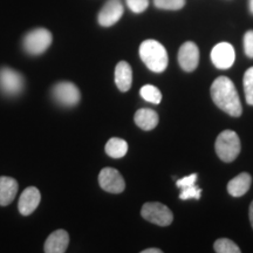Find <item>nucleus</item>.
Masks as SVG:
<instances>
[{"label":"nucleus","mask_w":253,"mask_h":253,"mask_svg":"<svg viewBox=\"0 0 253 253\" xmlns=\"http://www.w3.org/2000/svg\"><path fill=\"white\" fill-rule=\"evenodd\" d=\"M211 96L218 108L232 118H239L243 113L238 91L235 84L226 77H219L211 86Z\"/></svg>","instance_id":"obj_1"},{"label":"nucleus","mask_w":253,"mask_h":253,"mask_svg":"<svg viewBox=\"0 0 253 253\" xmlns=\"http://www.w3.org/2000/svg\"><path fill=\"white\" fill-rule=\"evenodd\" d=\"M140 56L144 65L155 73L166 71L169 62L166 47L156 40L143 41L140 46Z\"/></svg>","instance_id":"obj_2"},{"label":"nucleus","mask_w":253,"mask_h":253,"mask_svg":"<svg viewBox=\"0 0 253 253\" xmlns=\"http://www.w3.org/2000/svg\"><path fill=\"white\" fill-rule=\"evenodd\" d=\"M242 144L239 136L233 130H224L216 140V153L223 162H233L240 154Z\"/></svg>","instance_id":"obj_3"},{"label":"nucleus","mask_w":253,"mask_h":253,"mask_svg":"<svg viewBox=\"0 0 253 253\" xmlns=\"http://www.w3.org/2000/svg\"><path fill=\"white\" fill-rule=\"evenodd\" d=\"M52 33L46 28H36L28 32L23 39L25 52L31 55H40L49 48L52 43Z\"/></svg>","instance_id":"obj_4"},{"label":"nucleus","mask_w":253,"mask_h":253,"mask_svg":"<svg viewBox=\"0 0 253 253\" xmlns=\"http://www.w3.org/2000/svg\"><path fill=\"white\" fill-rule=\"evenodd\" d=\"M25 79L12 68H0V91L7 97H15L23 93Z\"/></svg>","instance_id":"obj_5"},{"label":"nucleus","mask_w":253,"mask_h":253,"mask_svg":"<svg viewBox=\"0 0 253 253\" xmlns=\"http://www.w3.org/2000/svg\"><path fill=\"white\" fill-rule=\"evenodd\" d=\"M142 217L158 226H168L172 223L173 214L167 205L158 202L145 203L141 210Z\"/></svg>","instance_id":"obj_6"},{"label":"nucleus","mask_w":253,"mask_h":253,"mask_svg":"<svg viewBox=\"0 0 253 253\" xmlns=\"http://www.w3.org/2000/svg\"><path fill=\"white\" fill-rule=\"evenodd\" d=\"M52 96L54 101L62 107H74L80 102L81 94L74 84L62 81L56 84L52 89Z\"/></svg>","instance_id":"obj_7"},{"label":"nucleus","mask_w":253,"mask_h":253,"mask_svg":"<svg viewBox=\"0 0 253 253\" xmlns=\"http://www.w3.org/2000/svg\"><path fill=\"white\" fill-rule=\"evenodd\" d=\"M100 186L110 194H121L126 189V182L118 170L114 168H104L99 175Z\"/></svg>","instance_id":"obj_8"},{"label":"nucleus","mask_w":253,"mask_h":253,"mask_svg":"<svg viewBox=\"0 0 253 253\" xmlns=\"http://www.w3.org/2000/svg\"><path fill=\"white\" fill-rule=\"evenodd\" d=\"M236 60V52L229 42H219L211 50V61L218 69H229Z\"/></svg>","instance_id":"obj_9"},{"label":"nucleus","mask_w":253,"mask_h":253,"mask_svg":"<svg viewBox=\"0 0 253 253\" xmlns=\"http://www.w3.org/2000/svg\"><path fill=\"white\" fill-rule=\"evenodd\" d=\"M125 7L121 0H108L101 8L97 15V21L101 26L110 27L122 18Z\"/></svg>","instance_id":"obj_10"},{"label":"nucleus","mask_w":253,"mask_h":253,"mask_svg":"<svg viewBox=\"0 0 253 253\" xmlns=\"http://www.w3.org/2000/svg\"><path fill=\"white\" fill-rule=\"evenodd\" d=\"M178 63L185 72H194L199 63V49L192 41H186L178 50Z\"/></svg>","instance_id":"obj_11"},{"label":"nucleus","mask_w":253,"mask_h":253,"mask_svg":"<svg viewBox=\"0 0 253 253\" xmlns=\"http://www.w3.org/2000/svg\"><path fill=\"white\" fill-rule=\"evenodd\" d=\"M41 201L40 191L34 186L25 189L20 195L18 203V210L23 216H30L39 207Z\"/></svg>","instance_id":"obj_12"},{"label":"nucleus","mask_w":253,"mask_h":253,"mask_svg":"<svg viewBox=\"0 0 253 253\" xmlns=\"http://www.w3.org/2000/svg\"><path fill=\"white\" fill-rule=\"evenodd\" d=\"M68 244V233L65 230H56L46 239L43 251L46 253H63L67 251Z\"/></svg>","instance_id":"obj_13"},{"label":"nucleus","mask_w":253,"mask_h":253,"mask_svg":"<svg viewBox=\"0 0 253 253\" xmlns=\"http://www.w3.org/2000/svg\"><path fill=\"white\" fill-rule=\"evenodd\" d=\"M18 192V182L7 176L0 177V205L6 207L13 202Z\"/></svg>","instance_id":"obj_14"},{"label":"nucleus","mask_w":253,"mask_h":253,"mask_svg":"<svg viewBox=\"0 0 253 253\" xmlns=\"http://www.w3.org/2000/svg\"><path fill=\"white\" fill-rule=\"evenodd\" d=\"M252 177L248 172H242L235 178L231 179L227 184V192L232 197H242L251 188Z\"/></svg>","instance_id":"obj_15"},{"label":"nucleus","mask_w":253,"mask_h":253,"mask_svg":"<svg viewBox=\"0 0 253 253\" xmlns=\"http://www.w3.org/2000/svg\"><path fill=\"white\" fill-rule=\"evenodd\" d=\"M115 84L121 91H128L132 84V71L126 61H120L115 68Z\"/></svg>","instance_id":"obj_16"},{"label":"nucleus","mask_w":253,"mask_h":253,"mask_svg":"<svg viewBox=\"0 0 253 253\" xmlns=\"http://www.w3.org/2000/svg\"><path fill=\"white\" fill-rule=\"evenodd\" d=\"M134 119L136 125L143 130H153L158 125V114L149 108L138 109Z\"/></svg>","instance_id":"obj_17"},{"label":"nucleus","mask_w":253,"mask_h":253,"mask_svg":"<svg viewBox=\"0 0 253 253\" xmlns=\"http://www.w3.org/2000/svg\"><path fill=\"white\" fill-rule=\"evenodd\" d=\"M106 154L113 158H121L128 151V143L125 140L119 137H113L107 142L104 147Z\"/></svg>","instance_id":"obj_18"},{"label":"nucleus","mask_w":253,"mask_h":253,"mask_svg":"<svg viewBox=\"0 0 253 253\" xmlns=\"http://www.w3.org/2000/svg\"><path fill=\"white\" fill-rule=\"evenodd\" d=\"M140 94L142 99H144L147 102L154 103V104H160L162 101V93L157 87L153 86V84H145L141 88Z\"/></svg>","instance_id":"obj_19"},{"label":"nucleus","mask_w":253,"mask_h":253,"mask_svg":"<svg viewBox=\"0 0 253 253\" xmlns=\"http://www.w3.org/2000/svg\"><path fill=\"white\" fill-rule=\"evenodd\" d=\"M213 248L217 253H240L239 246L227 238H220L216 240Z\"/></svg>","instance_id":"obj_20"},{"label":"nucleus","mask_w":253,"mask_h":253,"mask_svg":"<svg viewBox=\"0 0 253 253\" xmlns=\"http://www.w3.org/2000/svg\"><path fill=\"white\" fill-rule=\"evenodd\" d=\"M244 91H245V97L246 102L250 106H253V67L249 68L244 74Z\"/></svg>","instance_id":"obj_21"},{"label":"nucleus","mask_w":253,"mask_h":253,"mask_svg":"<svg viewBox=\"0 0 253 253\" xmlns=\"http://www.w3.org/2000/svg\"><path fill=\"white\" fill-rule=\"evenodd\" d=\"M154 5L160 9L178 11L184 7L185 0H154Z\"/></svg>","instance_id":"obj_22"},{"label":"nucleus","mask_w":253,"mask_h":253,"mask_svg":"<svg viewBox=\"0 0 253 253\" xmlns=\"http://www.w3.org/2000/svg\"><path fill=\"white\" fill-rule=\"evenodd\" d=\"M202 196V190L197 188V186L191 185L188 188L182 189V192L179 194V199L182 201H186V199H199Z\"/></svg>","instance_id":"obj_23"},{"label":"nucleus","mask_w":253,"mask_h":253,"mask_svg":"<svg viewBox=\"0 0 253 253\" xmlns=\"http://www.w3.org/2000/svg\"><path fill=\"white\" fill-rule=\"evenodd\" d=\"M126 4L129 9L134 13L138 14L144 12L149 6V0H126Z\"/></svg>","instance_id":"obj_24"},{"label":"nucleus","mask_w":253,"mask_h":253,"mask_svg":"<svg viewBox=\"0 0 253 253\" xmlns=\"http://www.w3.org/2000/svg\"><path fill=\"white\" fill-rule=\"evenodd\" d=\"M244 50L246 56L253 59V31H248L244 36Z\"/></svg>","instance_id":"obj_25"},{"label":"nucleus","mask_w":253,"mask_h":253,"mask_svg":"<svg viewBox=\"0 0 253 253\" xmlns=\"http://www.w3.org/2000/svg\"><path fill=\"white\" fill-rule=\"evenodd\" d=\"M196 181H197V175H196V173H191V175L185 176V177H183V178L178 179L176 183V185H177V188L184 189V188H188V186L195 185Z\"/></svg>","instance_id":"obj_26"},{"label":"nucleus","mask_w":253,"mask_h":253,"mask_svg":"<svg viewBox=\"0 0 253 253\" xmlns=\"http://www.w3.org/2000/svg\"><path fill=\"white\" fill-rule=\"evenodd\" d=\"M142 253H162V250H160V249H147V250H143Z\"/></svg>","instance_id":"obj_27"},{"label":"nucleus","mask_w":253,"mask_h":253,"mask_svg":"<svg viewBox=\"0 0 253 253\" xmlns=\"http://www.w3.org/2000/svg\"><path fill=\"white\" fill-rule=\"evenodd\" d=\"M249 216H250V221H251V225H252V227H253V201H252L251 205H250Z\"/></svg>","instance_id":"obj_28"},{"label":"nucleus","mask_w":253,"mask_h":253,"mask_svg":"<svg viewBox=\"0 0 253 253\" xmlns=\"http://www.w3.org/2000/svg\"><path fill=\"white\" fill-rule=\"evenodd\" d=\"M249 9L251 14H253V0H249Z\"/></svg>","instance_id":"obj_29"}]
</instances>
